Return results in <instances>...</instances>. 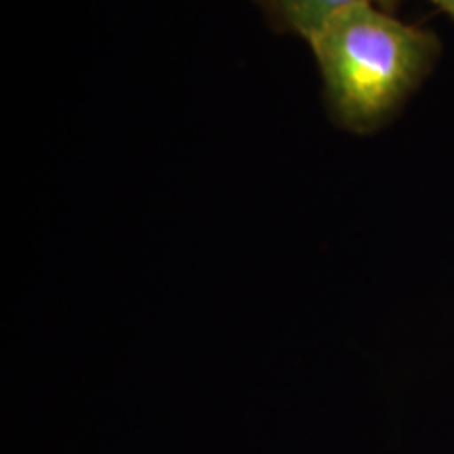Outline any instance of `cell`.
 I'll use <instances>...</instances> for the list:
<instances>
[{
	"mask_svg": "<svg viewBox=\"0 0 454 454\" xmlns=\"http://www.w3.org/2000/svg\"><path fill=\"white\" fill-rule=\"evenodd\" d=\"M308 44L328 106L345 129H377L421 82L438 53L434 34L360 3L333 15Z\"/></svg>",
	"mask_w": 454,
	"mask_h": 454,
	"instance_id": "6da1fadb",
	"label": "cell"
},
{
	"mask_svg": "<svg viewBox=\"0 0 454 454\" xmlns=\"http://www.w3.org/2000/svg\"><path fill=\"white\" fill-rule=\"evenodd\" d=\"M434 4H438L442 11H446L448 15L454 17V0H431Z\"/></svg>",
	"mask_w": 454,
	"mask_h": 454,
	"instance_id": "3957f363",
	"label": "cell"
},
{
	"mask_svg": "<svg viewBox=\"0 0 454 454\" xmlns=\"http://www.w3.org/2000/svg\"><path fill=\"white\" fill-rule=\"evenodd\" d=\"M278 30L293 32L309 41L339 11L360 3L383 4L389 0H254Z\"/></svg>",
	"mask_w": 454,
	"mask_h": 454,
	"instance_id": "7a4b0ae2",
	"label": "cell"
}]
</instances>
